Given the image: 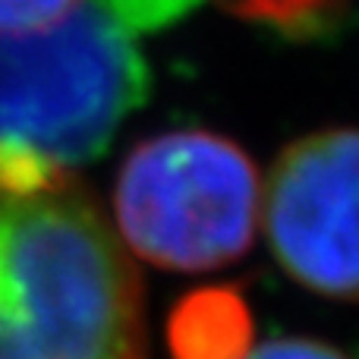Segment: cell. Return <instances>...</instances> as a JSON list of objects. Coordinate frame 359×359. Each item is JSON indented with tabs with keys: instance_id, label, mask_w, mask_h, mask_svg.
<instances>
[{
	"instance_id": "cell-7",
	"label": "cell",
	"mask_w": 359,
	"mask_h": 359,
	"mask_svg": "<svg viewBox=\"0 0 359 359\" xmlns=\"http://www.w3.org/2000/svg\"><path fill=\"white\" fill-rule=\"evenodd\" d=\"M76 0H0V35H25L57 22Z\"/></svg>"
},
{
	"instance_id": "cell-3",
	"label": "cell",
	"mask_w": 359,
	"mask_h": 359,
	"mask_svg": "<svg viewBox=\"0 0 359 359\" xmlns=\"http://www.w3.org/2000/svg\"><path fill=\"white\" fill-rule=\"evenodd\" d=\"M123 246L170 271L240 259L255 236L259 177L246 151L211 133H170L136 145L114 192Z\"/></svg>"
},
{
	"instance_id": "cell-1",
	"label": "cell",
	"mask_w": 359,
	"mask_h": 359,
	"mask_svg": "<svg viewBox=\"0 0 359 359\" xmlns=\"http://www.w3.org/2000/svg\"><path fill=\"white\" fill-rule=\"evenodd\" d=\"M0 359H145L142 278L76 174L0 186Z\"/></svg>"
},
{
	"instance_id": "cell-2",
	"label": "cell",
	"mask_w": 359,
	"mask_h": 359,
	"mask_svg": "<svg viewBox=\"0 0 359 359\" xmlns=\"http://www.w3.org/2000/svg\"><path fill=\"white\" fill-rule=\"evenodd\" d=\"M205 0H76L57 22L0 35V155L48 170L104 155L149 95L142 38Z\"/></svg>"
},
{
	"instance_id": "cell-5",
	"label": "cell",
	"mask_w": 359,
	"mask_h": 359,
	"mask_svg": "<svg viewBox=\"0 0 359 359\" xmlns=\"http://www.w3.org/2000/svg\"><path fill=\"white\" fill-rule=\"evenodd\" d=\"M249 331V312L236 293L202 290L177 306L170 350L177 359H243Z\"/></svg>"
},
{
	"instance_id": "cell-6",
	"label": "cell",
	"mask_w": 359,
	"mask_h": 359,
	"mask_svg": "<svg viewBox=\"0 0 359 359\" xmlns=\"http://www.w3.org/2000/svg\"><path fill=\"white\" fill-rule=\"evenodd\" d=\"M221 4L233 16L271 25L280 35L293 38L331 35L347 16V0H221Z\"/></svg>"
},
{
	"instance_id": "cell-8",
	"label": "cell",
	"mask_w": 359,
	"mask_h": 359,
	"mask_svg": "<svg viewBox=\"0 0 359 359\" xmlns=\"http://www.w3.org/2000/svg\"><path fill=\"white\" fill-rule=\"evenodd\" d=\"M243 359H347L337 347L316 337H274L259 344Z\"/></svg>"
},
{
	"instance_id": "cell-4",
	"label": "cell",
	"mask_w": 359,
	"mask_h": 359,
	"mask_svg": "<svg viewBox=\"0 0 359 359\" xmlns=\"http://www.w3.org/2000/svg\"><path fill=\"white\" fill-rule=\"evenodd\" d=\"M265 233L306 290L356 299V133L325 130L287 145L265 186Z\"/></svg>"
}]
</instances>
